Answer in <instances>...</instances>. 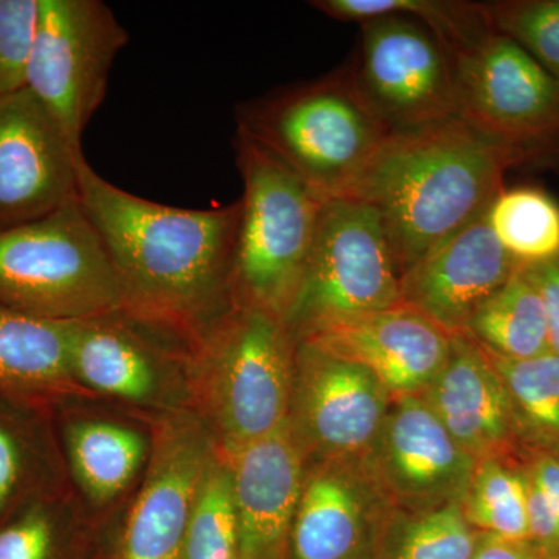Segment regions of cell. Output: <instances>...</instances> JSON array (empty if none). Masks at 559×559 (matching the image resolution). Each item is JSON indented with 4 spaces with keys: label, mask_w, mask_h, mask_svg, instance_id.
Here are the masks:
<instances>
[{
    "label": "cell",
    "mask_w": 559,
    "mask_h": 559,
    "mask_svg": "<svg viewBox=\"0 0 559 559\" xmlns=\"http://www.w3.org/2000/svg\"><path fill=\"white\" fill-rule=\"evenodd\" d=\"M79 200L105 242L130 318L197 348L234 310L241 201L197 210L143 200L86 159L79 168Z\"/></svg>",
    "instance_id": "1"
},
{
    "label": "cell",
    "mask_w": 559,
    "mask_h": 559,
    "mask_svg": "<svg viewBox=\"0 0 559 559\" xmlns=\"http://www.w3.org/2000/svg\"><path fill=\"white\" fill-rule=\"evenodd\" d=\"M516 157L462 119L407 132L382 143L341 198L380 212L401 278L426 253L484 215L503 189Z\"/></svg>",
    "instance_id": "2"
},
{
    "label": "cell",
    "mask_w": 559,
    "mask_h": 559,
    "mask_svg": "<svg viewBox=\"0 0 559 559\" xmlns=\"http://www.w3.org/2000/svg\"><path fill=\"white\" fill-rule=\"evenodd\" d=\"M237 131L259 142L322 200L347 193L392 134L349 66L237 109Z\"/></svg>",
    "instance_id": "3"
},
{
    "label": "cell",
    "mask_w": 559,
    "mask_h": 559,
    "mask_svg": "<svg viewBox=\"0 0 559 559\" xmlns=\"http://www.w3.org/2000/svg\"><path fill=\"white\" fill-rule=\"evenodd\" d=\"M234 150L242 179L234 308H257L285 322L307 271L325 200L249 135L235 132Z\"/></svg>",
    "instance_id": "4"
},
{
    "label": "cell",
    "mask_w": 559,
    "mask_h": 559,
    "mask_svg": "<svg viewBox=\"0 0 559 559\" xmlns=\"http://www.w3.org/2000/svg\"><path fill=\"white\" fill-rule=\"evenodd\" d=\"M0 305L66 323L123 311L119 277L80 200L0 230Z\"/></svg>",
    "instance_id": "5"
},
{
    "label": "cell",
    "mask_w": 559,
    "mask_h": 559,
    "mask_svg": "<svg viewBox=\"0 0 559 559\" xmlns=\"http://www.w3.org/2000/svg\"><path fill=\"white\" fill-rule=\"evenodd\" d=\"M297 342L282 319L234 308L194 348L202 399L224 451L270 436L289 421Z\"/></svg>",
    "instance_id": "6"
},
{
    "label": "cell",
    "mask_w": 559,
    "mask_h": 559,
    "mask_svg": "<svg viewBox=\"0 0 559 559\" xmlns=\"http://www.w3.org/2000/svg\"><path fill=\"white\" fill-rule=\"evenodd\" d=\"M450 57L459 119L521 167L559 165V84L527 51L489 25Z\"/></svg>",
    "instance_id": "7"
},
{
    "label": "cell",
    "mask_w": 559,
    "mask_h": 559,
    "mask_svg": "<svg viewBox=\"0 0 559 559\" xmlns=\"http://www.w3.org/2000/svg\"><path fill=\"white\" fill-rule=\"evenodd\" d=\"M400 305L401 272L380 212L355 198L326 200L286 329L299 342L334 320Z\"/></svg>",
    "instance_id": "8"
},
{
    "label": "cell",
    "mask_w": 559,
    "mask_h": 559,
    "mask_svg": "<svg viewBox=\"0 0 559 559\" xmlns=\"http://www.w3.org/2000/svg\"><path fill=\"white\" fill-rule=\"evenodd\" d=\"M128 40L127 28L102 0H39L25 87L79 148Z\"/></svg>",
    "instance_id": "9"
},
{
    "label": "cell",
    "mask_w": 559,
    "mask_h": 559,
    "mask_svg": "<svg viewBox=\"0 0 559 559\" xmlns=\"http://www.w3.org/2000/svg\"><path fill=\"white\" fill-rule=\"evenodd\" d=\"M349 70L392 134L459 117L450 53L436 33L414 17L389 16L360 24Z\"/></svg>",
    "instance_id": "10"
},
{
    "label": "cell",
    "mask_w": 559,
    "mask_h": 559,
    "mask_svg": "<svg viewBox=\"0 0 559 559\" xmlns=\"http://www.w3.org/2000/svg\"><path fill=\"white\" fill-rule=\"evenodd\" d=\"M393 399L359 364L297 342L289 425L307 457L366 459Z\"/></svg>",
    "instance_id": "11"
},
{
    "label": "cell",
    "mask_w": 559,
    "mask_h": 559,
    "mask_svg": "<svg viewBox=\"0 0 559 559\" xmlns=\"http://www.w3.org/2000/svg\"><path fill=\"white\" fill-rule=\"evenodd\" d=\"M83 159V148L27 87L0 98V230L79 200Z\"/></svg>",
    "instance_id": "12"
},
{
    "label": "cell",
    "mask_w": 559,
    "mask_h": 559,
    "mask_svg": "<svg viewBox=\"0 0 559 559\" xmlns=\"http://www.w3.org/2000/svg\"><path fill=\"white\" fill-rule=\"evenodd\" d=\"M364 463L395 509L419 511L463 503L477 462L421 395H407L393 399Z\"/></svg>",
    "instance_id": "13"
},
{
    "label": "cell",
    "mask_w": 559,
    "mask_h": 559,
    "mask_svg": "<svg viewBox=\"0 0 559 559\" xmlns=\"http://www.w3.org/2000/svg\"><path fill=\"white\" fill-rule=\"evenodd\" d=\"M393 511L364 460H316L305 471L288 557L378 559Z\"/></svg>",
    "instance_id": "14"
},
{
    "label": "cell",
    "mask_w": 559,
    "mask_h": 559,
    "mask_svg": "<svg viewBox=\"0 0 559 559\" xmlns=\"http://www.w3.org/2000/svg\"><path fill=\"white\" fill-rule=\"evenodd\" d=\"M215 452L194 418L179 415L160 426L128 518L121 559H182L194 499Z\"/></svg>",
    "instance_id": "15"
},
{
    "label": "cell",
    "mask_w": 559,
    "mask_h": 559,
    "mask_svg": "<svg viewBox=\"0 0 559 559\" xmlns=\"http://www.w3.org/2000/svg\"><path fill=\"white\" fill-rule=\"evenodd\" d=\"M452 334L406 305L334 320L299 342L371 371L393 396L421 395L450 355Z\"/></svg>",
    "instance_id": "16"
},
{
    "label": "cell",
    "mask_w": 559,
    "mask_h": 559,
    "mask_svg": "<svg viewBox=\"0 0 559 559\" xmlns=\"http://www.w3.org/2000/svg\"><path fill=\"white\" fill-rule=\"evenodd\" d=\"M485 213L401 278L403 305L448 334H462L477 308L521 270L492 234Z\"/></svg>",
    "instance_id": "17"
},
{
    "label": "cell",
    "mask_w": 559,
    "mask_h": 559,
    "mask_svg": "<svg viewBox=\"0 0 559 559\" xmlns=\"http://www.w3.org/2000/svg\"><path fill=\"white\" fill-rule=\"evenodd\" d=\"M224 457L240 524L241 559H283L308 465L289 421Z\"/></svg>",
    "instance_id": "18"
},
{
    "label": "cell",
    "mask_w": 559,
    "mask_h": 559,
    "mask_svg": "<svg viewBox=\"0 0 559 559\" xmlns=\"http://www.w3.org/2000/svg\"><path fill=\"white\" fill-rule=\"evenodd\" d=\"M421 396L476 462L500 459L516 432L506 385L487 353L465 334H452L450 355Z\"/></svg>",
    "instance_id": "19"
},
{
    "label": "cell",
    "mask_w": 559,
    "mask_h": 559,
    "mask_svg": "<svg viewBox=\"0 0 559 559\" xmlns=\"http://www.w3.org/2000/svg\"><path fill=\"white\" fill-rule=\"evenodd\" d=\"M124 311L70 322L73 377L91 393L145 403L159 388L162 358Z\"/></svg>",
    "instance_id": "20"
},
{
    "label": "cell",
    "mask_w": 559,
    "mask_h": 559,
    "mask_svg": "<svg viewBox=\"0 0 559 559\" xmlns=\"http://www.w3.org/2000/svg\"><path fill=\"white\" fill-rule=\"evenodd\" d=\"M91 396L73 377L70 322H50L0 305V401L47 409Z\"/></svg>",
    "instance_id": "21"
},
{
    "label": "cell",
    "mask_w": 559,
    "mask_h": 559,
    "mask_svg": "<svg viewBox=\"0 0 559 559\" xmlns=\"http://www.w3.org/2000/svg\"><path fill=\"white\" fill-rule=\"evenodd\" d=\"M64 443L73 477L95 502H108L130 487L150 451L138 430L102 419L70 421Z\"/></svg>",
    "instance_id": "22"
},
{
    "label": "cell",
    "mask_w": 559,
    "mask_h": 559,
    "mask_svg": "<svg viewBox=\"0 0 559 559\" xmlns=\"http://www.w3.org/2000/svg\"><path fill=\"white\" fill-rule=\"evenodd\" d=\"M462 334L500 359H530L551 352L543 299L522 267L477 308Z\"/></svg>",
    "instance_id": "23"
},
{
    "label": "cell",
    "mask_w": 559,
    "mask_h": 559,
    "mask_svg": "<svg viewBox=\"0 0 559 559\" xmlns=\"http://www.w3.org/2000/svg\"><path fill=\"white\" fill-rule=\"evenodd\" d=\"M44 411L0 401V524L33 500L51 496Z\"/></svg>",
    "instance_id": "24"
},
{
    "label": "cell",
    "mask_w": 559,
    "mask_h": 559,
    "mask_svg": "<svg viewBox=\"0 0 559 559\" xmlns=\"http://www.w3.org/2000/svg\"><path fill=\"white\" fill-rule=\"evenodd\" d=\"M485 215L518 266H538L559 259V202L549 191L533 186L503 187Z\"/></svg>",
    "instance_id": "25"
},
{
    "label": "cell",
    "mask_w": 559,
    "mask_h": 559,
    "mask_svg": "<svg viewBox=\"0 0 559 559\" xmlns=\"http://www.w3.org/2000/svg\"><path fill=\"white\" fill-rule=\"evenodd\" d=\"M312 9L331 20L364 22L389 16H409L428 25L447 47L457 49L489 27L484 3L459 0H312Z\"/></svg>",
    "instance_id": "26"
},
{
    "label": "cell",
    "mask_w": 559,
    "mask_h": 559,
    "mask_svg": "<svg viewBox=\"0 0 559 559\" xmlns=\"http://www.w3.org/2000/svg\"><path fill=\"white\" fill-rule=\"evenodd\" d=\"M477 532L462 503L437 509H395L380 544L378 559H473Z\"/></svg>",
    "instance_id": "27"
},
{
    "label": "cell",
    "mask_w": 559,
    "mask_h": 559,
    "mask_svg": "<svg viewBox=\"0 0 559 559\" xmlns=\"http://www.w3.org/2000/svg\"><path fill=\"white\" fill-rule=\"evenodd\" d=\"M462 509L477 533L509 540H532L525 474L510 468L502 459L476 463Z\"/></svg>",
    "instance_id": "28"
},
{
    "label": "cell",
    "mask_w": 559,
    "mask_h": 559,
    "mask_svg": "<svg viewBox=\"0 0 559 559\" xmlns=\"http://www.w3.org/2000/svg\"><path fill=\"white\" fill-rule=\"evenodd\" d=\"M182 559H241L229 463L216 452L194 499Z\"/></svg>",
    "instance_id": "29"
},
{
    "label": "cell",
    "mask_w": 559,
    "mask_h": 559,
    "mask_svg": "<svg viewBox=\"0 0 559 559\" xmlns=\"http://www.w3.org/2000/svg\"><path fill=\"white\" fill-rule=\"evenodd\" d=\"M509 392L518 428L546 440H559V356L500 359L488 355Z\"/></svg>",
    "instance_id": "30"
},
{
    "label": "cell",
    "mask_w": 559,
    "mask_h": 559,
    "mask_svg": "<svg viewBox=\"0 0 559 559\" xmlns=\"http://www.w3.org/2000/svg\"><path fill=\"white\" fill-rule=\"evenodd\" d=\"M492 31L527 51L559 84V0L484 2Z\"/></svg>",
    "instance_id": "31"
},
{
    "label": "cell",
    "mask_w": 559,
    "mask_h": 559,
    "mask_svg": "<svg viewBox=\"0 0 559 559\" xmlns=\"http://www.w3.org/2000/svg\"><path fill=\"white\" fill-rule=\"evenodd\" d=\"M62 530L53 496L33 500L0 524V559H60Z\"/></svg>",
    "instance_id": "32"
},
{
    "label": "cell",
    "mask_w": 559,
    "mask_h": 559,
    "mask_svg": "<svg viewBox=\"0 0 559 559\" xmlns=\"http://www.w3.org/2000/svg\"><path fill=\"white\" fill-rule=\"evenodd\" d=\"M39 0H0V98L24 90Z\"/></svg>",
    "instance_id": "33"
},
{
    "label": "cell",
    "mask_w": 559,
    "mask_h": 559,
    "mask_svg": "<svg viewBox=\"0 0 559 559\" xmlns=\"http://www.w3.org/2000/svg\"><path fill=\"white\" fill-rule=\"evenodd\" d=\"M525 480L530 538L559 555V455L536 460L525 474Z\"/></svg>",
    "instance_id": "34"
},
{
    "label": "cell",
    "mask_w": 559,
    "mask_h": 559,
    "mask_svg": "<svg viewBox=\"0 0 559 559\" xmlns=\"http://www.w3.org/2000/svg\"><path fill=\"white\" fill-rule=\"evenodd\" d=\"M522 270L539 290L549 326L550 349L559 356V259Z\"/></svg>",
    "instance_id": "35"
},
{
    "label": "cell",
    "mask_w": 559,
    "mask_h": 559,
    "mask_svg": "<svg viewBox=\"0 0 559 559\" xmlns=\"http://www.w3.org/2000/svg\"><path fill=\"white\" fill-rule=\"evenodd\" d=\"M473 559H559V555L532 540H509L477 533Z\"/></svg>",
    "instance_id": "36"
}]
</instances>
